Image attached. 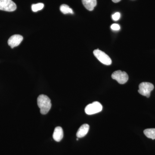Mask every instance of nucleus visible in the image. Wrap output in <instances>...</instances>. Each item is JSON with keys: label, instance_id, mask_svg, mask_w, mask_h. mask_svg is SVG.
Instances as JSON below:
<instances>
[{"label": "nucleus", "instance_id": "dca6fc26", "mask_svg": "<svg viewBox=\"0 0 155 155\" xmlns=\"http://www.w3.org/2000/svg\"><path fill=\"white\" fill-rule=\"evenodd\" d=\"M121 0H112V1H113V2H114V3H118L119 2H120Z\"/></svg>", "mask_w": 155, "mask_h": 155}, {"label": "nucleus", "instance_id": "f257e3e1", "mask_svg": "<svg viewBox=\"0 0 155 155\" xmlns=\"http://www.w3.org/2000/svg\"><path fill=\"white\" fill-rule=\"evenodd\" d=\"M37 104L40 109V113L43 115L47 114L51 107V103L47 96L41 94L37 99Z\"/></svg>", "mask_w": 155, "mask_h": 155}, {"label": "nucleus", "instance_id": "39448f33", "mask_svg": "<svg viewBox=\"0 0 155 155\" xmlns=\"http://www.w3.org/2000/svg\"><path fill=\"white\" fill-rule=\"evenodd\" d=\"M16 9L17 5L12 0H0V10L12 12Z\"/></svg>", "mask_w": 155, "mask_h": 155}, {"label": "nucleus", "instance_id": "7ed1b4c3", "mask_svg": "<svg viewBox=\"0 0 155 155\" xmlns=\"http://www.w3.org/2000/svg\"><path fill=\"white\" fill-rule=\"evenodd\" d=\"M102 109L101 104L98 102L95 101L86 106L85 112L87 115H93L99 113L102 110Z\"/></svg>", "mask_w": 155, "mask_h": 155}, {"label": "nucleus", "instance_id": "f03ea898", "mask_svg": "<svg viewBox=\"0 0 155 155\" xmlns=\"http://www.w3.org/2000/svg\"><path fill=\"white\" fill-rule=\"evenodd\" d=\"M154 85L153 84L150 82H142L139 85L138 92L142 95L150 97L151 92L154 89Z\"/></svg>", "mask_w": 155, "mask_h": 155}, {"label": "nucleus", "instance_id": "9b49d317", "mask_svg": "<svg viewBox=\"0 0 155 155\" xmlns=\"http://www.w3.org/2000/svg\"><path fill=\"white\" fill-rule=\"evenodd\" d=\"M145 135L148 138L155 139V128H149L145 129L143 131Z\"/></svg>", "mask_w": 155, "mask_h": 155}, {"label": "nucleus", "instance_id": "9d476101", "mask_svg": "<svg viewBox=\"0 0 155 155\" xmlns=\"http://www.w3.org/2000/svg\"><path fill=\"white\" fill-rule=\"evenodd\" d=\"M82 4L87 10L92 11L97 5V0H82Z\"/></svg>", "mask_w": 155, "mask_h": 155}, {"label": "nucleus", "instance_id": "6e6552de", "mask_svg": "<svg viewBox=\"0 0 155 155\" xmlns=\"http://www.w3.org/2000/svg\"><path fill=\"white\" fill-rule=\"evenodd\" d=\"M89 130V125L87 124H83L81 125L76 133V136L78 138H81L85 135L88 133Z\"/></svg>", "mask_w": 155, "mask_h": 155}, {"label": "nucleus", "instance_id": "20e7f679", "mask_svg": "<svg viewBox=\"0 0 155 155\" xmlns=\"http://www.w3.org/2000/svg\"><path fill=\"white\" fill-rule=\"evenodd\" d=\"M94 54L96 58L103 64L106 65H110L112 64V60L108 55L99 49L94 50Z\"/></svg>", "mask_w": 155, "mask_h": 155}, {"label": "nucleus", "instance_id": "423d86ee", "mask_svg": "<svg viewBox=\"0 0 155 155\" xmlns=\"http://www.w3.org/2000/svg\"><path fill=\"white\" fill-rule=\"evenodd\" d=\"M113 79L118 81L120 84H124L127 82L128 80V76L125 72H122L121 70H117L113 72L112 75Z\"/></svg>", "mask_w": 155, "mask_h": 155}, {"label": "nucleus", "instance_id": "f8f14e48", "mask_svg": "<svg viewBox=\"0 0 155 155\" xmlns=\"http://www.w3.org/2000/svg\"><path fill=\"white\" fill-rule=\"evenodd\" d=\"M60 11L63 14H73V11L72 9H71L69 6L67 5H62L60 7Z\"/></svg>", "mask_w": 155, "mask_h": 155}, {"label": "nucleus", "instance_id": "1a4fd4ad", "mask_svg": "<svg viewBox=\"0 0 155 155\" xmlns=\"http://www.w3.org/2000/svg\"><path fill=\"white\" fill-rule=\"evenodd\" d=\"M64 137V131L61 127H57L55 128L53 133L54 139L57 142H60L62 140Z\"/></svg>", "mask_w": 155, "mask_h": 155}, {"label": "nucleus", "instance_id": "ddd939ff", "mask_svg": "<svg viewBox=\"0 0 155 155\" xmlns=\"http://www.w3.org/2000/svg\"><path fill=\"white\" fill-rule=\"evenodd\" d=\"M44 5L43 3H39L36 4H33L31 5V10L34 12L41 11L43 8Z\"/></svg>", "mask_w": 155, "mask_h": 155}, {"label": "nucleus", "instance_id": "0eeeda50", "mask_svg": "<svg viewBox=\"0 0 155 155\" xmlns=\"http://www.w3.org/2000/svg\"><path fill=\"white\" fill-rule=\"evenodd\" d=\"M23 40V37L19 35H14L9 38L8 44L12 48L18 46Z\"/></svg>", "mask_w": 155, "mask_h": 155}, {"label": "nucleus", "instance_id": "2eb2a0df", "mask_svg": "<svg viewBox=\"0 0 155 155\" xmlns=\"http://www.w3.org/2000/svg\"><path fill=\"white\" fill-rule=\"evenodd\" d=\"M111 28L112 30L118 31L120 29V27L119 25H118V24L114 23V24H112V25H111Z\"/></svg>", "mask_w": 155, "mask_h": 155}, {"label": "nucleus", "instance_id": "4468645a", "mask_svg": "<svg viewBox=\"0 0 155 155\" xmlns=\"http://www.w3.org/2000/svg\"><path fill=\"white\" fill-rule=\"evenodd\" d=\"M120 14L119 12H117L112 15V18H113V20H115V21H117L119 20L120 19Z\"/></svg>", "mask_w": 155, "mask_h": 155}]
</instances>
